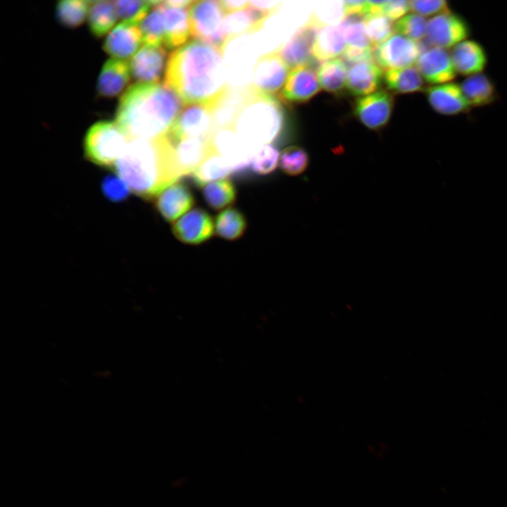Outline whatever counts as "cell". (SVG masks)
I'll use <instances>...</instances> for the list:
<instances>
[{"label": "cell", "mask_w": 507, "mask_h": 507, "mask_svg": "<svg viewBox=\"0 0 507 507\" xmlns=\"http://www.w3.org/2000/svg\"><path fill=\"white\" fill-rule=\"evenodd\" d=\"M213 131L212 106L194 104H189L180 112L165 135L175 142L208 137Z\"/></svg>", "instance_id": "9c48e42d"}, {"label": "cell", "mask_w": 507, "mask_h": 507, "mask_svg": "<svg viewBox=\"0 0 507 507\" xmlns=\"http://www.w3.org/2000/svg\"><path fill=\"white\" fill-rule=\"evenodd\" d=\"M279 161L278 150L271 144H266L254 152L250 167L254 173L267 175L277 168Z\"/></svg>", "instance_id": "b9f144b4"}, {"label": "cell", "mask_w": 507, "mask_h": 507, "mask_svg": "<svg viewBox=\"0 0 507 507\" xmlns=\"http://www.w3.org/2000/svg\"><path fill=\"white\" fill-rule=\"evenodd\" d=\"M154 199L156 211L168 223L175 222L182 214L190 211L196 203L190 187L180 181L168 187Z\"/></svg>", "instance_id": "ffe728a7"}, {"label": "cell", "mask_w": 507, "mask_h": 507, "mask_svg": "<svg viewBox=\"0 0 507 507\" xmlns=\"http://www.w3.org/2000/svg\"><path fill=\"white\" fill-rule=\"evenodd\" d=\"M347 71L345 62L340 58L323 62L317 70L320 87L329 93L340 94L346 85Z\"/></svg>", "instance_id": "d6a6232c"}, {"label": "cell", "mask_w": 507, "mask_h": 507, "mask_svg": "<svg viewBox=\"0 0 507 507\" xmlns=\"http://www.w3.org/2000/svg\"><path fill=\"white\" fill-rule=\"evenodd\" d=\"M365 34L374 49L392 36L394 25L384 13L368 14L363 17Z\"/></svg>", "instance_id": "8d00e7d4"}, {"label": "cell", "mask_w": 507, "mask_h": 507, "mask_svg": "<svg viewBox=\"0 0 507 507\" xmlns=\"http://www.w3.org/2000/svg\"><path fill=\"white\" fill-rule=\"evenodd\" d=\"M161 2L157 1L140 23L139 29L144 45L160 46L165 42V25Z\"/></svg>", "instance_id": "d590c367"}, {"label": "cell", "mask_w": 507, "mask_h": 507, "mask_svg": "<svg viewBox=\"0 0 507 507\" xmlns=\"http://www.w3.org/2000/svg\"><path fill=\"white\" fill-rule=\"evenodd\" d=\"M168 58L162 45H144L131 60V75L139 83H158L166 70Z\"/></svg>", "instance_id": "9a60e30c"}, {"label": "cell", "mask_w": 507, "mask_h": 507, "mask_svg": "<svg viewBox=\"0 0 507 507\" xmlns=\"http://www.w3.org/2000/svg\"><path fill=\"white\" fill-rule=\"evenodd\" d=\"M425 18L416 13L408 14L394 25V30L415 42L425 38L427 30Z\"/></svg>", "instance_id": "7bdbcfd3"}, {"label": "cell", "mask_w": 507, "mask_h": 507, "mask_svg": "<svg viewBox=\"0 0 507 507\" xmlns=\"http://www.w3.org/2000/svg\"><path fill=\"white\" fill-rule=\"evenodd\" d=\"M142 41L137 25L122 22L111 31L104 43V49L114 58L125 61L134 54Z\"/></svg>", "instance_id": "603a6c76"}, {"label": "cell", "mask_w": 507, "mask_h": 507, "mask_svg": "<svg viewBox=\"0 0 507 507\" xmlns=\"http://www.w3.org/2000/svg\"><path fill=\"white\" fill-rule=\"evenodd\" d=\"M384 74L372 60L351 64L347 71L346 89L353 96H364L374 93L381 85Z\"/></svg>", "instance_id": "7402d4cb"}, {"label": "cell", "mask_w": 507, "mask_h": 507, "mask_svg": "<svg viewBox=\"0 0 507 507\" xmlns=\"http://www.w3.org/2000/svg\"><path fill=\"white\" fill-rule=\"evenodd\" d=\"M339 28L347 46L369 49L374 51L364 29L363 16L343 17Z\"/></svg>", "instance_id": "74e56055"}, {"label": "cell", "mask_w": 507, "mask_h": 507, "mask_svg": "<svg viewBox=\"0 0 507 507\" xmlns=\"http://www.w3.org/2000/svg\"><path fill=\"white\" fill-rule=\"evenodd\" d=\"M182 103L165 84L137 82L120 98L115 123L130 139L159 138L168 133Z\"/></svg>", "instance_id": "7a4b0ae2"}, {"label": "cell", "mask_w": 507, "mask_h": 507, "mask_svg": "<svg viewBox=\"0 0 507 507\" xmlns=\"http://www.w3.org/2000/svg\"><path fill=\"white\" fill-rule=\"evenodd\" d=\"M130 68L125 61L111 58L103 65L98 78L97 92L104 97L120 94L130 79Z\"/></svg>", "instance_id": "4316f807"}, {"label": "cell", "mask_w": 507, "mask_h": 507, "mask_svg": "<svg viewBox=\"0 0 507 507\" xmlns=\"http://www.w3.org/2000/svg\"><path fill=\"white\" fill-rule=\"evenodd\" d=\"M409 10V1H389L384 8V13L393 21L403 18Z\"/></svg>", "instance_id": "bcb514c9"}, {"label": "cell", "mask_w": 507, "mask_h": 507, "mask_svg": "<svg viewBox=\"0 0 507 507\" xmlns=\"http://www.w3.org/2000/svg\"><path fill=\"white\" fill-rule=\"evenodd\" d=\"M165 25V46L180 48L185 44L191 34L189 10L187 8H173L161 1Z\"/></svg>", "instance_id": "d4e9b609"}, {"label": "cell", "mask_w": 507, "mask_h": 507, "mask_svg": "<svg viewBox=\"0 0 507 507\" xmlns=\"http://www.w3.org/2000/svg\"><path fill=\"white\" fill-rule=\"evenodd\" d=\"M210 143L213 152L228 161L234 172L250 166L254 151L242 142L233 129L213 131L210 135Z\"/></svg>", "instance_id": "e0dca14e"}, {"label": "cell", "mask_w": 507, "mask_h": 507, "mask_svg": "<svg viewBox=\"0 0 507 507\" xmlns=\"http://www.w3.org/2000/svg\"><path fill=\"white\" fill-rule=\"evenodd\" d=\"M170 141L173 146V158L179 178L191 175L208 156L213 154L210 136Z\"/></svg>", "instance_id": "5bb4252c"}, {"label": "cell", "mask_w": 507, "mask_h": 507, "mask_svg": "<svg viewBox=\"0 0 507 507\" xmlns=\"http://www.w3.org/2000/svg\"><path fill=\"white\" fill-rule=\"evenodd\" d=\"M270 16L249 4L242 10L227 15L224 22L227 42L234 38L258 32Z\"/></svg>", "instance_id": "484cf974"}, {"label": "cell", "mask_w": 507, "mask_h": 507, "mask_svg": "<svg viewBox=\"0 0 507 507\" xmlns=\"http://www.w3.org/2000/svg\"><path fill=\"white\" fill-rule=\"evenodd\" d=\"M409 5L410 10L424 18H432L451 11L449 2L444 0L409 1Z\"/></svg>", "instance_id": "f6af8a7d"}, {"label": "cell", "mask_w": 507, "mask_h": 507, "mask_svg": "<svg viewBox=\"0 0 507 507\" xmlns=\"http://www.w3.org/2000/svg\"><path fill=\"white\" fill-rule=\"evenodd\" d=\"M343 17L351 15L365 16L367 13V1H345Z\"/></svg>", "instance_id": "7dc6e473"}, {"label": "cell", "mask_w": 507, "mask_h": 507, "mask_svg": "<svg viewBox=\"0 0 507 507\" xmlns=\"http://www.w3.org/2000/svg\"><path fill=\"white\" fill-rule=\"evenodd\" d=\"M470 33L468 21L462 15L449 11L427 21L425 39L430 46L447 50L468 39Z\"/></svg>", "instance_id": "52a82bcc"}, {"label": "cell", "mask_w": 507, "mask_h": 507, "mask_svg": "<svg viewBox=\"0 0 507 507\" xmlns=\"http://www.w3.org/2000/svg\"><path fill=\"white\" fill-rule=\"evenodd\" d=\"M225 12L220 1H193L189 7L192 36L198 41L223 49L227 43Z\"/></svg>", "instance_id": "8992f818"}, {"label": "cell", "mask_w": 507, "mask_h": 507, "mask_svg": "<svg viewBox=\"0 0 507 507\" xmlns=\"http://www.w3.org/2000/svg\"><path fill=\"white\" fill-rule=\"evenodd\" d=\"M234 173L230 163L216 154L208 156L191 174L194 184L203 188L210 182L226 178Z\"/></svg>", "instance_id": "4dcf8cb0"}, {"label": "cell", "mask_w": 507, "mask_h": 507, "mask_svg": "<svg viewBox=\"0 0 507 507\" xmlns=\"http://www.w3.org/2000/svg\"><path fill=\"white\" fill-rule=\"evenodd\" d=\"M113 168L132 192L147 200L155 199L180 179L172 143L166 135L131 139Z\"/></svg>", "instance_id": "3957f363"}, {"label": "cell", "mask_w": 507, "mask_h": 507, "mask_svg": "<svg viewBox=\"0 0 507 507\" xmlns=\"http://www.w3.org/2000/svg\"><path fill=\"white\" fill-rule=\"evenodd\" d=\"M202 196L206 205L213 210L219 211L234 204L237 190L234 183L229 178H223L206 184L202 189Z\"/></svg>", "instance_id": "1f68e13d"}, {"label": "cell", "mask_w": 507, "mask_h": 507, "mask_svg": "<svg viewBox=\"0 0 507 507\" xmlns=\"http://www.w3.org/2000/svg\"><path fill=\"white\" fill-rule=\"evenodd\" d=\"M320 89L313 65L292 68L280 92V99L289 104H303L314 97Z\"/></svg>", "instance_id": "2e32d148"}, {"label": "cell", "mask_w": 507, "mask_h": 507, "mask_svg": "<svg viewBox=\"0 0 507 507\" xmlns=\"http://www.w3.org/2000/svg\"><path fill=\"white\" fill-rule=\"evenodd\" d=\"M88 23L92 33L101 37L108 32L118 18L114 1H91Z\"/></svg>", "instance_id": "836d02e7"}, {"label": "cell", "mask_w": 507, "mask_h": 507, "mask_svg": "<svg viewBox=\"0 0 507 507\" xmlns=\"http://www.w3.org/2000/svg\"><path fill=\"white\" fill-rule=\"evenodd\" d=\"M249 94V87L244 89L229 87L212 107L214 131L218 129L234 128Z\"/></svg>", "instance_id": "cb8c5ba5"}, {"label": "cell", "mask_w": 507, "mask_h": 507, "mask_svg": "<svg viewBox=\"0 0 507 507\" xmlns=\"http://www.w3.org/2000/svg\"><path fill=\"white\" fill-rule=\"evenodd\" d=\"M158 1H115L118 18L123 22L134 25L141 23L149 13V10Z\"/></svg>", "instance_id": "60d3db41"}, {"label": "cell", "mask_w": 507, "mask_h": 507, "mask_svg": "<svg viewBox=\"0 0 507 507\" xmlns=\"http://www.w3.org/2000/svg\"><path fill=\"white\" fill-rule=\"evenodd\" d=\"M416 66L424 80L436 85L453 82L457 73L446 49L431 46L421 52Z\"/></svg>", "instance_id": "ac0fdd59"}, {"label": "cell", "mask_w": 507, "mask_h": 507, "mask_svg": "<svg viewBox=\"0 0 507 507\" xmlns=\"http://www.w3.org/2000/svg\"><path fill=\"white\" fill-rule=\"evenodd\" d=\"M383 81L387 88L396 94H408L424 91V79L415 66L388 70Z\"/></svg>", "instance_id": "f546056e"}, {"label": "cell", "mask_w": 507, "mask_h": 507, "mask_svg": "<svg viewBox=\"0 0 507 507\" xmlns=\"http://www.w3.org/2000/svg\"><path fill=\"white\" fill-rule=\"evenodd\" d=\"M130 140L116 123L98 122L85 134V157L99 166L114 167Z\"/></svg>", "instance_id": "5b68a950"}, {"label": "cell", "mask_w": 507, "mask_h": 507, "mask_svg": "<svg viewBox=\"0 0 507 507\" xmlns=\"http://www.w3.org/2000/svg\"><path fill=\"white\" fill-rule=\"evenodd\" d=\"M451 58L457 74L470 76L483 73L488 62L484 46L473 39H465L451 49Z\"/></svg>", "instance_id": "44dd1931"}, {"label": "cell", "mask_w": 507, "mask_h": 507, "mask_svg": "<svg viewBox=\"0 0 507 507\" xmlns=\"http://www.w3.org/2000/svg\"><path fill=\"white\" fill-rule=\"evenodd\" d=\"M91 1L65 0L58 3L56 14L58 20L68 27L80 25L88 15Z\"/></svg>", "instance_id": "f35d334b"}, {"label": "cell", "mask_w": 507, "mask_h": 507, "mask_svg": "<svg viewBox=\"0 0 507 507\" xmlns=\"http://www.w3.org/2000/svg\"><path fill=\"white\" fill-rule=\"evenodd\" d=\"M394 107V97L380 90L358 97L354 104L356 117L367 127L377 130L387 125Z\"/></svg>", "instance_id": "7c38bea8"}, {"label": "cell", "mask_w": 507, "mask_h": 507, "mask_svg": "<svg viewBox=\"0 0 507 507\" xmlns=\"http://www.w3.org/2000/svg\"><path fill=\"white\" fill-rule=\"evenodd\" d=\"M101 189L108 199L115 202L124 200L130 192L127 185L118 175H112L103 180Z\"/></svg>", "instance_id": "ee69618b"}, {"label": "cell", "mask_w": 507, "mask_h": 507, "mask_svg": "<svg viewBox=\"0 0 507 507\" xmlns=\"http://www.w3.org/2000/svg\"><path fill=\"white\" fill-rule=\"evenodd\" d=\"M284 120L283 108L275 96L258 94L249 88V96L233 130L255 151L276 139L282 132Z\"/></svg>", "instance_id": "277c9868"}, {"label": "cell", "mask_w": 507, "mask_h": 507, "mask_svg": "<svg viewBox=\"0 0 507 507\" xmlns=\"http://www.w3.org/2000/svg\"><path fill=\"white\" fill-rule=\"evenodd\" d=\"M424 92L430 106L439 114L456 115L470 111L471 106L458 83L449 82L430 85L425 87Z\"/></svg>", "instance_id": "d6986e66"}, {"label": "cell", "mask_w": 507, "mask_h": 507, "mask_svg": "<svg viewBox=\"0 0 507 507\" xmlns=\"http://www.w3.org/2000/svg\"><path fill=\"white\" fill-rule=\"evenodd\" d=\"M166 6L173 8H187L189 7L193 1L190 0H169L163 1Z\"/></svg>", "instance_id": "f907efd6"}, {"label": "cell", "mask_w": 507, "mask_h": 507, "mask_svg": "<svg viewBox=\"0 0 507 507\" xmlns=\"http://www.w3.org/2000/svg\"><path fill=\"white\" fill-rule=\"evenodd\" d=\"M324 24L318 17L311 15L287 42L277 49L289 68L313 65L315 61L312 55L313 44L318 30Z\"/></svg>", "instance_id": "30bf717a"}, {"label": "cell", "mask_w": 507, "mask_h": 507, "mask_svg": "<svg viewBox=\"0 0 507 507\" xmlns=\"http://www.w3.org/2000/svg\"><path fill=\"white\" fill-rule=\"evenodd\" d=\"M165 84L184 104L213 107L230 87L223 49L198 40L177 48L169 56Z\"/></svg>", "instance_id": "6da1fadb"}, {"label": "cell", "mask_w": 507, "mask_h": 507, "mask_svg": "<svg viewBox=\"0 0 507 507\" xmlns=\"http://www.w3.org/2000/svg\"><path fill=\"white\" fill-rule=\"evenodd\" d=\"M214 222L216 234L230 241L240 239L248 225L244 213L238 208L230 207L220 212Z\"/></svg>", "instance_id": "e575fe53"}, {"label": "cell", "mask_w": 507, "mask_h": 507, "mask_svg": "<svg viewBox=\"0 0 507 507\" xmlns=\"http://www.w3.org/2000/svg\"><path fill=\"white\" fill-rule=\"evenodd\" d=\"M289 68L277 51L265 54L255 63L249 87L256 93L275 96L284 86Z\"/></svg>", "instance_id": "ba28073f"}, {"label": "cell", "mask_w": 507, "mask_h": 507, "mask_svg": "<svg viewBox=\"0 0 507 507\" xmlns=\"http://www.w3.org/2000/svg\"><path fill=\"white\" fill-rule=\"evenodd\" d=\"M280 1H249L250 6L270 15L280 7Z\"/></svg>", "instance_id": "c3c4849f"}, {"label": "cell", "mask_w": 507, "mask_h": 507, "mask_svg": "<svg viewBox=\"0 0 507 507\" xmlns=\"http://www.w3.org/2000/svg\"><path fill=\"white\" fill-rule=\"evenodd\" d=\"M421 46L416 42L400 34L393 35L374 51V57L382 68L400 69L417 62Z\"/></svg>", "instance_id": "8fae6325"}, {"label": "cell", "mask_w": 507, "mask_h": 507, "mask_svg": "<svg viewBox=\"0 0 507 507\" xmlns=\"http://www.w3.org/2000/svg\"><path fill=\"white\" fill-rule=\"evenodd\" d=\"M345 42L339 27L324 24L318 30L313 44L314 60L325 62L342 54Z\"/></svg>", "instance_id": "f1b7e54d"}, {"label": "cell", "mask_w": 507, "mask_h": 507, "mask_svg": "<svg viewBox=\"0 0 507 507\" xmlns=\"http://www.w3.org/2000/svg\"><path fill=\"white\" fill-rule=\"evenodd\" d=\"M175 237L190 245H198L209 240L215 232V222L204 208L198 207L189 211L171 228Z\"/></svg>", "instance_id": "4fadbf2b"}, {"label": "cell", "mask_w": 507, "mask_h": 507, "mask_svg": "<svg viewBox=\"0 0 507 507\" xmlns=\"http://www.w3.org/2000/svg\"><path fill=\"white\" fill-rule=\"evenodd\" d=\"M220 4L227 12H235L242 8H245L249 4V1L246 0H224L220 1Z\"/></svg>", "instance_id": "681fc988"}, {"label": "cell", "mask_w": 507, "mask_h": 507, "mask_svg": "<svg viewBox=\"0 0 507 507\" xmlns=\"http://www.w3.org/2000/svg\"><path fill=\"white\" fill-rule=\"evenodd\" d=\"M309 157L307 152L299 146H289L282 151L279 165L286 175L297 176L302 174L308 167Z\"/></svg>", "instance_id": "ab89813d"}, {"label": "cell", "mask_w": 507, "mask_h": 507, "mask_svg": "<svg viewBox=\"0 0 507 507\" xmlns=\"http://www.w3.org/2000/svg\"><path fill=\"white\" fill-rule=\"evenodd\" d=\"M460 84L471 108L491 105L498 97L494 81L484 73L466 77Z\"/></svg>", "instance_id": "83f0119b"}]
</instances>
